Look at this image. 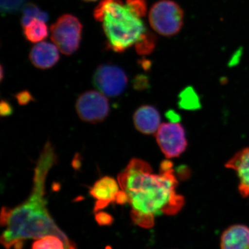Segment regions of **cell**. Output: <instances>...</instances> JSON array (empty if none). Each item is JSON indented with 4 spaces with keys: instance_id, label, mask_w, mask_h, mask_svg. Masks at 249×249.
<instances>
[{
    "instance_id": "obj_11",
    "label": "cell",
    "mask_w": 249,
    "mask_h": 249,
    "mask_svg": "<svg viewBox=\"0 0 249 249\" xmlns=\"http://www.w3.org/2000/svg\"><path fill=\"white\" fill-rule=\"evenodd\" d=\"M235 170L239 178V192L243 197L249 196V147L235 154L226 164Z\"/></svg>"
},
{
    "instance_id": "obj_1",
    "label": "cell",
    "mask_w": 249,
    "mask_h": 249,
    "mask_svg": "<svg viewBox=\"0 0 249 249\" xmlns=\"http://www.w3.org/2000/svg\"><path fill=\"white\" fill-rule=\"evenodd\" d=\"M56 161L53 145L49 142H46L36 165L30 196L16 207L4 206L1 209V225L5 230L1 235V243L5 249H22L24 241L47 235L58 236L67 245L76 247L55 224L47 208L46 178Z\"/></svg>"
},
{
    "instance_id": "obj_9",
    "label": "cell",
    "mask_w": 249,
    "mask_h": 249,
    "mask_svg": "<svg viewBox=\"0 0 249 249\" xmlns=\"http://www.w3.org/2000/svg\"><path fill=\"white\" fill-rule=\"evenodd\" d=\"M119 183L110 177H104L94 183L90 189V195L96 199L95 212L107 207L116 201L119 191Z\"/></svg>"
},
{
    "instance_id": "obj_21",
    "label": "cell",
    "mask_w": 249,
    "mask_h": 249,
    "mask_svg": "<svg viewBox=\"0 0 249 249\" xmlns=\"http://www.w3.org/2000/svg\"><path fill=\"white\" fill-rule=\"evenodd\" d=\"M12 112L13 109L11 105L2 100L1 103V115L2 116H10Z\"/></svg>"
},
{
    "instance_id": "obj_13",
    "label": "cell",
    "mask_w": 249,
    "mask_h": 249,
    "mask_svg": "<svg viewBox=\"0 0 249 249\" xmlns=\"http://www.w3.org/2000/svg\"><path fill=\"white\" fill-rule=\"evenodd\" d=\"M221 249H249V227L234 224L222 232Z\"/></svg>"
},
{
    "instance_id": "obj_14",
    "label": "cell",
    "mask_w": 249,
    "mask_h": 249,
    "mask_svg": "<svg viewBox=\"0 0 249 249\" xmlns=\"http://www.w3.org/2000/svg\"><path fill=\"white\" fill-rule=\"evenodd\" d=\"M23 30L26 39L33 43L42 42L48 36V29L45 22L40 19H33L23 27Z\"/></svg>"
},
{
    "instance_id": "obj_18",
    "label": "cell",
    "mask_w": 249,
    "mask_h": 249,
    "mask_svg": "<svg viewBox=\"0 0 249 249\" xmlns=\"http://www.w3.org/2000/svg\"><path fill=\"white\" fill-rule=\"evenodd\" d=\"M129 9L138 17H145L147 12V3L145 0H126Z\"/></svg>"
},
{
    "instance_id": "obj_10",
    "label": "cell",
    "mask_w": 249,
    "mask_h": 249,
    "mask_svg": "<svg viewBox=\"0 0 249 249\" xmlns=\"http://www.w3.org/2000/svg\"><path fill=\"white\" fill-rule=\"evenodd\" d=\"M58 49L56 46L47 42H40L34 45L29 53L31 63L37 68L47 70L58 62Z\"/></svg>"
},
{
    "instance_id": "obj_4",
    "label": "cell",
    "mask_w": 249,
    "mask_h": 249,
    "mask_svg": "<svg viewBox=\"0 0 249 249\" xmlns=\"http://www.w3.org/2000/svg\"><path fill=\"white\" fill-rule=\"evenodd\" d=\"M184 13L173 0H160L149 13V22L153 30L163 36L176 35L183 27Z\"/></svg>"
},
{
    "instance_id": "obj_22",
    "label": "cell",
    "mask_w": 249,
    "mask_h": 249,
    "mask_svg": "<svg viewBox=\"0 0 249 249\" xmlns=\"http://www.w3.org/2000/svg\"><path fill=\"white\" fill-rule=\"evenodd\" d=\"M83 1H96V0H83Z\"/></svg>"
},
{
    "instance_id": "obj_17",
    "label": "cell",
    "mask_w": 249,
    "mask_h": 249,
    "mask_svg": "<svg viewBox=\"0 0 249 249\" xmlns=\"http://www.w3.org/2000/svg\"><path fill=\"white\" fill-rule=\"evenodd\" d=\"M48 15L45 11H41L37 6L28 4L24 9V16L22 18V27H25L33 19H37L46 21L48 19Z\"/></svg>"
},
{
    "instance_id": "obj_20",
    "label": "cell",
    "mask_w": 249,
    "mask_h": 249,
    "mask_svg": "<svg viewBox=\"0 0 249 249\" xmlns=\"http://www.w3.org/2000/svg\"><path fill=\"white\" fill-rule=\"evenodd\" d=\"M16 97H17L18 102L20 105L27 104L28 103H29V101L33 100L32 96L27 91H22V92L18 93Z\"/></svg>"
},
{
    "instance_id": "obj_5",
    "label": "cell",
    "mask_w": 249,
    "mask_h": 249,
    "mask_svg": "<svg viewBox=\"0 0 249 249\" xmlns=\"http://www.w3.org/2000/svg\"><path fill=\"white\" fill-rule=\"evenodd\" d=\"M83 25L74 16H60L50 28L51 38L61 53L70 55L78 50Z\"/></svg>"
},
{
    "instance_id": "obj_6",
    "label": "cell",
    "mask_w": 249,
    "mask_h": 249,
    "mask_svg": "<svg viewBox=\"0 0 249 249\" xmlns=\"http://www.w3.org/2000/svg\"><path fill=\"white\" fill-rule=\"evenodd\" d=\"M76 109L82 121L97 124L107 117L110 109L106 96L97 91L90 90L80 95L76 101Z\"/></svg>"
},
{
    "instance_id": "obj_19",
    "label": "cell",
    "mask_w": 249,
    "mask_h": 249,
    "mask_svg": "<svg viewBox=\"0 0 249 249\" xmlns=\"http://www.w3.org/2000/svg\"><path fill=\"white\" fill-rule=\"evenodd\" d=\"M96 219L98 224L102 226L110 225L113 221H114L110 214L107 213L103 212V211H100L96 214Z\"/></svg>"
},
{
    "instance_id": "obj_3",
    "label": "cell",
    "mask_w": 249,
    "mask_h": 249,
    "mask_svg": "<svg viewBox=\"0 0 249 249\" xmlns=\"http://www.w3.org/2000/svg\"><path fill=\"white\" fill-rule=\"evenodd\" d=\"M93 17L103 23L108 47L118 53L135 45L146 31L142 18L121 0H102L94 9Z\"/></svg>"
},
{
    "instance_id": "obj_16",
    "label": "cell",
    "mask_w": 249,
    "mask_h": 249,
    "mask_svg": "<svg viewBox=\"0 0 249 249\" xmlns=\"http://www.w3.org/2000/svg\"><path fill=\"white\" fill-rule=\"evenodd\" d=\"M156 44V36L150 31H145L135 44L136 51L139 55H148L155 50Z\"/></svg>"
},
{
    "instance_id": "obj_8",
    "label": "cell",
    "mask_w": 249,
    "mask_h": 249,
    "mask_svg": "<svg viewBox=\"0 0 249 249\" xmlns=\"http://www.w3.org/2000/svg\"><path fill=\"white\" fill-rule=\"evenodd\" d=\"M93 85L108 97H116L124 92L127 76L120 67L110 64L100 65L93 75Z\"/></svg>"
},
{
    "instance_id": "obj_12",
    "label": "cell",
    "mask_w": 249,
    "mask_h": 249,
    "mask_svg": "<svg viewBox=\"0 0 249 249\" xmlns=\"http://www.w3.org/2000/svg\"><path fill=\"white\" fill-rule=\"evenodd\" d=\"M133 120L137 130L144 134H156L160 125V113L151 106H142L137 109Z\"/></svg>"
},
{
    "instance_id": "obj_7",
    "label": "cell",
    "mask_w": 249,
    "mask_h": 249,
    "mask_svg": "<svg viewBox=\"0 0 249 249\" xmlns=\"http://www.w3.org/2000/svg\"><path fill=\"white\" fill-rule=\"evenodd\" d=\"M160 150L168 159L179 157L186 150L188 142L186 132L178 123H163L156 132Z\"/></svg>"
},
{
    "instance_id": "obj_15",
    "label": "cell",
    "mask_w": 249,
    "mask_h": 249,
    "mask_svg": "<svg viewBox=\"0 0 249 249\" xmlns=\"http://www.w3.org/2000/svg\"><path fill=\"white\" fill-rule=\"evenodd\" d=\"M31 249H77L65 243L58 236L47 235L37 239L33 244Z\"/></svg>"
},
{
    "instance_id": "obj_2",
    "label": "cell",
    "mask_w": 249,
    "mask_h": 249,
    "mask_svg": "<svg viewBox=\"0 0 249 249\" xmlns=\"http://www.w3.org/2000/svg\"><path fill=\"white\" fill-rule=\"evenodd\" d=\"M118 182L128 197L131 217L175 215L184 206V198L176 191L178 181L170 160L162 162L160 173L155 174L146 161L133 159L119 174Z\"/></svg>"
}]
</instances>
